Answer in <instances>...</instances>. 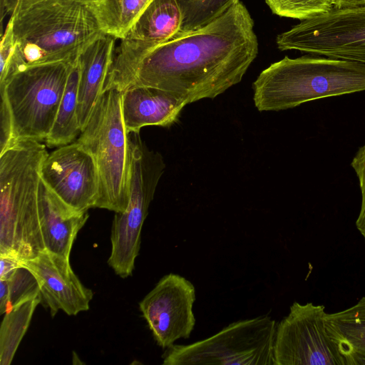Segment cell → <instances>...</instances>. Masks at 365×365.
<instances>
[{
  "instance_id": "obj_1",
  "label": "cell",
  "mask_w": 365,
  "mask_h": 365,
  "mask_svg": "<svg viewBox=\"0 0 365 365\" xmlns=\"http://www.w3.org/2000/svg\"><path fill=\"white\" fill-rule=\"evenodd\" d=\"M254 20L240 0L187 34L152 46L116 47L104 90L132 86L174 93L186 104L239 83L258 54Z\"/></svg>"
},
{
  "instance_id": "obj_2",
  "label": "cell",
  "mask_w": 365,
  "mask_h": 365,
  "mask_svg": "<svg viewBox=\"0 0 365 365\" xmlns=\"http://www.w3.org/2000/svg\"><path fill=\"white\" fill-rule=\"evenodd\" d=\"M46 146L21 139L0 153V255L20 262L45 250L38 193Z\"/></svg>"
},
{
  "instance_id": "obj_3",
  "label": "cell",
  "mask_w": 365,
  "mask_h": 365,
  "mask_svg": "<svg viewBox=\"0 0 365 365\" xmlns=\"http://www.w3.org/2000/svg\"><path fill=\"white\" fill-rule=\"evenodd\" d=\"M259 111H279L306 102L365 91V64L333 58L285 56L253 83Z\"/></svg>"
},
{
  "instance_id": "obj_4",
  "label": "cell",
  "mask_w": 365,
  "mask_h": 365,
  "mask_svg": "<svg viewBox=\"0 0 365 365\" xmlns=\"http://www.w3.org/2000/svg\"><path fill=\"white\" fill-rule=\"evenodd\" d=\"M77 57L23 66L0 81V152L17 140H46Z\"/></svg>"
},
{
  "instance_id": "obj_5",
  "label": "cell",
  "mask_w": 365,
  "mask_h": 365,
  "mask_svg": "<svg viewBox=\"0 0 365 365\" xmlns=\"http://www.w3.org/2000/svg\"><path fill=\"white\" fill-rule=\"evenodd\" d=\"M10 17L22 66L73 59L103 34L75 0H46Z\"/></svg>"
},
{
  "instance_id": "obj_6",
  "label": "cell",
  "mask_w": 365,
  "mask_h": 365,
  "mask_svg": "<svg viewBox=\"0 0 365 365\" xmlns=\"http://www.w3.org/2000/svg\"><path fill=\"white\" fill-rule=\"evenodd\" d=\"M123 91L104 90L77 141L93 155L99 175L96 207L123 212L129 201L128 133L122 115Z\"/></svg>"
},
{
  "instance_id": "obj_7",
  "label": "cell",
  "mask_w": 365,
  "mask_h": 365,
  "mask_svg": "<svg viewBox=\"0 0 365 365\" xmlns=\"http://www.w3.org/2000/svg\"><path fill=\"white\" fill-rule=\"evenodd\" d=\"M276 322L268 315L239 320L190 344H173L164 365H274Z\"/></svg>"
},
{
  "instance_id": "obj_8",
  "label": "cell",
  "mask_w": 365,
  "mask_h": 365,
  "mask_svg": "<svg viewBox=\"0 0 365 365\" xmlns=\"http://www.w3.org/2000/svg\"><path fill=\"white\" fill-rule=\"evenodd\" d=\"M280 51L296 50L365 64V6L334 7L301 21L276 38Z\"/></svg>"
},
{
  "instance_id": "obj_9",
  "label": "cell",
  "mask_w": 365,
  "mask_h": 365,
  "mask_svg": "<svg viewBox=\"0 0 365 365\" xmlns=\"http://www.w3.org/2000/svg\"><path fill=\"white\" fill-rule=\"evenodd\" d=\"M323 305L294 302L276 326L274 365H346L326 327Z\"/></svg>"
},
{
  "instance_id": "obj_10",
  "label": "cell",
  "mask_w": 365,
  "mask_h": 365,
  "mask_svg": "<svg viewBox=\"0 0 365 365\" xmlns=\"http://www.w3.org/2000/svg\"><path fill=\"white\" fill-rule=\"evenodd\" d=\"M195 288L182 276H163L139 303L156 343L167 349L180 339H188L195 325Z\"/></svg>"
},
{
  "instance_id": "obj_11",
  "label": "cell",
  "mask_w": 365,
  "mask_h": 365,
  "mask_svg": "<svg viewBox=\"0 0 365 365\" xmlns=\"http://www.w3.org/2000/svg\"><path fill=\"white\" fill-rule=\"evenodd\" d=\"M41 179L64 202L82 212L96 207L99 175L91 153L78 141L48 154Z\"/></svg>"
},
{
  "instance_id": "obj_12",
  "label": "cell",
  "mask_w": 365,
  "mask_h": 365,
  "mask_svg": "<svg viewBox=\"0 0 365 365\" xmlns=\"http://www.w3.org/2000/svg\"><path fill=\"white\" fill-rule=\"evenodd\" d=\"M21 264L36 278L41 303L50 309L52 317L59 310L68 315H77L89 309L93 292L84 287L73 272L69 258L44 250Z\"/></svg>"
},
{
  "instance_id": "obj_13",
  "label": "cell",
  "mask_w": 365,
  "mask_h": 365,
  "mask_svg": "<svg viewBox=\"0 0 365 365\" xmlns=\"http://www.w3.org/2000/svg\"><path fill=\"white\" fill-rule=\"evenodd\" d=\"M186 103L162 89L132 86L123 91L122 115L128 133L147 125L169 127L178 120Z\"/></svg>"
},
{
  "instance_id": "obj_14",
  "label": "cell",
  "mask_w": 365,
  "mask_h": 365,
  "mask_svg": "<svg viewBox=\"0 0 365 365\" xmlns=\"http://www.w3.org/2000/svg\"><path fill=\"white\" fill-rule=\"evenodd\" d=\"M116 38L103 34L78 55L79 81L77 115L81 130L86 126L110 71Z\"/></svg>"
},
{
  "instance_id": "obj_15",
  "label": "cell",
  "mask_w": 365,
  "mask_h": 365,
  "mask_svg": "<svg viewBox=\"0 0 365 365\" xmlns=\"http://www.w3.org/2000/svg\"><path fill=\"white\" fill-rule=\"evenodd\" d=\"M38 201L45 250L69 258L76 236L88 218V212L68 205L41 179Z\"/></svg>"
},
{
  "instance_id": "obj_16",
  "label": "cell",
  "mask_w": 365,
  "mask_h": 365,
  "mask_svg": "<svg viewBox=\"0 0 365 365\" xmlns=\"http://www.w3.org/2000/svg\"><path fill=\"white\" fill-rule=\"evenodd\" d=\"M181 24L178 0H153L120 43L150 48L174 37Z\"/></svg>"
},
{
  "instance_id": "obj_17",
  "label": "cell",
  "mask_w": 365,
  "mask_h": 365,
  "mask_svg": "<svg viewBox=\"0 0 365 365\" xmlns=\"http://www.w3.org/2000/svg\"><path fill=\"white\" fill-rule=\"evenodd\" d=\"M325 320L346 365H365V297L343 311L327 313Z\"/></svg>"
},
{
  "instance_id": "obj_18",
  "label": "cell",
  "mask_w": 365,
  "mask_h": 365,
  "mask_svg": "<svg viewBox=\"0 0 365 365\" xmlns=\"http://www.w3.org/2000/svg\"><path fill=\"white\" fill-rule=\"evenodd\" d=\"M153 0H93L85 4L101 31L123 39Z\"/></svg>"
},
{
  "instance_id": "obj_19",
  "label": "cell",
  "mask_w": 365,
  "mask_h": 365,
  "mask_svg": "<svg viewBox=\"0 0 365 365\" xmlns=\"http://www.w3.org/2000/svg\"><path fill=\"white\" fill-rule=\"evenodd\" d=\"M78 81V56L71 66L53 125L45 140L48 147L69 144L81 132L77 115Z\"/></svg>"
},
{
  "instance_id": "obj_20",
  "label": "cell",
  "mask_w": 365,
  "mask_h": 365,
  "mask_svg": "<svg viewBox=\"0 0 365 365\" xmlns=\"http://www.w3.org/2000/svg\"><path fill=\"white\" fill-rule=\"evenodd\" d=\"M41 303V295L22 301L7 311L0 327V365H9L31 322L34 312Z\"/></svg>"
},
{
  "instance_id": "obj_21",
  "label": "cell",
  "mask_w": 365,
  "mask_h": 365,
  "mask_svg": "<svg viewBox=\"0 0 365 365\" xmlns=\"http://www.w3.org/2000/svg\"><path fill=\"white\" fill-rule=\"evenodd\" d=\"M40 294L38 281L25 267H18L11 275L0 279V314L29 298Z\"/></svg>"
},
{
  "instance_id": "obj_22",
  "label": "cell",
  "mask_w": 365,
  "mask_h": 365,
  "mask_svg": "<svg viewBox=\"0 0 365 365\" xmlns=\"http://www.w3.org/2000/svg\"><path fill=\"white\" fill-rule=\"evenodd\" d=\"M237 1L178 0L182 12V24L176 35L187 34L202 27L224 13Z\"/></svg>"
},
{
  "instance_id": "obj_23",
  "label": "cell",
  "mask_w": 365,
  "mask_h": 365,
  "mask_svg": "<svg viewBox=\"0 0 365 365\" xmlns=\"http://www.w3.org/2000/svg\"><path fill=\"white\" fill-rule=\"evenodd\" d=\"M273 14L282 17L309 19L334 7V0H264Z\"/></svg>"
},
{
  "instance_id": "obj_24",
  "label": "cell",
  "mask_w": 365,
  "mask_h": 365,
  "mask_svg": "<svg viewBox=\"0 0 365 365\" xmlns=\"http://www.w3.org/2000/svg\"><path fill=\"white\" fill-rule=\"evenodd\" d=\"M351 165L358 178L361 194V209L356 225L365 240V144L359 148Z\"/></svg>"
},
{
  "instance_id": "obj_25",
  "label": "cell",
  "mask_w": 365,
  "mask_h": 365,
  "mask_svg": "<svg viewBox=\"0 0 365 365\" xmlns=\"http://www.w3.org/2000/svg\"><path fill=\"white\" fill-rule=\"evenodd\" d=\"M17 44L13 31V19L9 18L0 44V75L3 74L11 62Z\"/></svg>"
},
{
  "instance_id": "obj_26",
  "label": "cell",
  "mask_w": 365,
  "mask_h": 365,
  "mask_svg": "<svg viewBox=\"0 0 365 365\" xmlns=\"http://www.w3.org/2000/svg\"><path fill=\"white\" fill-rule=\"evenodd\" d=\"M44 1L46 0H0L1 19L4 14L15 15Z\"/></svg>"
},
{
  "instance_id": "obj_27",
  "label": "cell",
  "mask_w": 365,
  "mask_h": 365,
  "mask_svg": "<svg viewBox=\"0 0 365 365\" xmlns=\"http://www.w3.org/2000/svg\"><path fill=\"white\" fill-rule=\"evenodd\" d=\"M21 262L12 257L0 255V279L8 278L18 267L21 266Z\"/></svg>"
},
{
  "instance_id": "obj_28",
  "label": "cell",
  "mask_w": 365,
  "mask_h": 365,
  "mask_svg": "<svg viewBox=\"0 0 365 365\" xmlns=\"http://www.w3.org/2000/svg\"><path fill=\"white\" fill-rule=\"evenodd\" d=\"M365 6V0H334V7L351 8Z\"/></svg>"
},
{
  "instance_id": "obj_29",
  "label": "cell",
  "mask_w": 365,
  "mask_h": 365,
  "mask_svg": "<svg viewBox=\"0 0 365 365\" xmlns=\"http://www.w3.org/2000/svg\"><path fill=\"white\" fill-rule=\"evenodd\" d=\"M75 1H78L80 3L83 4H87L91 2L93 0H75Z\"/></svg>"
}]
</instances>
